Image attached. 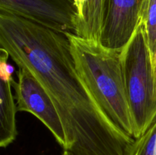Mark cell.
Instances as JSON below:
<instances>
[{"label":"cell","mask_w":156,"mask_h":155,"mask_svg":"<svg viewBox=\"0 0 156 155\" xmlns=\"http://www.w3.org/2000/svg\"><path fill=\"white\" fill-rule=\"evenodd\" d=\"M153 68H154V76H155V95L156 97V53L153 57Z\"/></svg>","instance_id":"obj_11"},{"label":"cell","mask_w":156,"mask_h":155,"mask_svg":"<svg viewBox=\"0 0 156 155\" xmlns=\"http://www.w3.org/2000/svg\"><path fill=\"white\" fill-rule=\"evenodd\" d=\"M107 0H86L78 20L76 33L79 37L101 43Z\"/></svg>","instance_id":"obj_8"},{"label":"cell","mask_w":156,"mask_h":155,"mask_svg":"<svg viewBox=\"0 0 156 155\" xmlns=\"http://www.w3.org/2000/svg\"><path fill=\"white\" fill-rule=\"evenodd\" d=\"M85 2H86V0H75L76 7H77L78 9V12H79V18H80L81 15H82V11H83L84 5H85Z\"/></svg>","instance_id":"obj_10"},{"label":"cell","mask_w":156,"mask_h":155,"mask_svg":"<svg viewBox=\"0 0 156 155\" xmlns=\"http://www.w3.org/2000/svg\"><path fill=\"white\" fill-rule=\"evenodd\" d=\"M0 49L51 99L66 135L62 155H131L136 139L111 121L81 78L66 33L0 12Z\"/></svg>","instance_id":"obj_1"},{"label":"cell","mask_w":156,"mask_h":155,"mask_svg":"<svg viewBox=\"0 0 156 155\" xmlns=\"http://www.w3.org/2000/svg\"><path fill=\"white\" fill-rule=\"evenodd\" d=\"M0 146L7 147L18 135L15 97L12 94V80L14 68L8 63L9 55L0 49Z\"/></svg>","instance_id":"obj_7"},{"label":"cell","mask_w":156,"mask_h":155,"mask_svg":"<svg viewBox=\"0 0 156 155\" xmlns=\"http://www.w3.org/2000/svg\"><path fill=\"white\" fill-rule=\"evenodd\" d=\"M146 2V0H107L101 45L121 51L140 24Z\"/></svg>","instance_id":"obj_6"},{"label":"cell","mask_w":156,"mask_h":155,"mask_svg":"<svg viewBox=\"0 0 156 155\" xmlns=\"http://www.w3.org/2000/svg\"><path fill=\"white\" fill-rule=\"evenodd\" d=\"M152 58L156 53V0H146L141 19Z\"/></svg>","instance_id":"obj_9"},{"label":"cell","mask_w":156,"mask_h":155,"mask_svg":"<svg viewBox=\"0 0 156 155\" xmlns=\"http://www.w3.org/2000/svg\"><path fill=\"white\" fill-rule=\"evenodd\" d=\"M0 12L59 33H76L79 12L75 0H0Z\"/></svg>","instance_id":"obj_4"},{"label":"cell","mask_w":156,"mask_h":155,"mask_svg":"<svg viewBox=\"0 0 156 155\" xmlns=\"http://www.w3.org/2000/svg\"><path fill=\"white\" fill-rule=\"evenodd\" d=\"M125 87L134 125V138L143 136L156 119L153 58L143 23L120 53Z\"/></svg>","instance_id":"obj_3"},{"label":"cell","mask_w":156,"mask_h":155,"mask_svg":"<svg viewBox=\"0 0 156 155\" xmlns=\"http://www.w3.org/2000/svg\"><path fill=\"white\" fill-rule=\"evenodd\" d=\"M18 81L12 80L15 100L19 112H27L38 119L49 129L63 149L66 144L62 122L51 99L37 79L28 71L18 68Z\"/></svg>","instance_id":"obj_5"},{"label":"cell","mask_w":156,"mask_h":155,"mask_svg":"<svg viewBox=\"0 0 156 155\" xmlns=\"http://www.w3.org/2000/svg\"><path fill=\"white\" fill-rule=\"evenodd\" d=\"M76 70L107 116L134 138V125L125 87L120 53L101 43L66 33Z\"/></svg>","instance_id":"obj_2"}]
</instances>
